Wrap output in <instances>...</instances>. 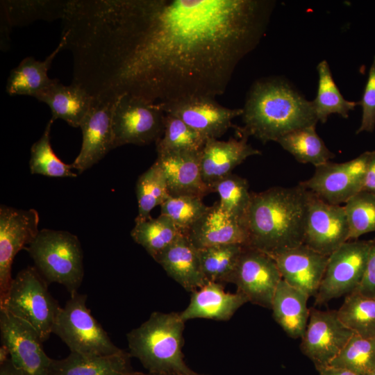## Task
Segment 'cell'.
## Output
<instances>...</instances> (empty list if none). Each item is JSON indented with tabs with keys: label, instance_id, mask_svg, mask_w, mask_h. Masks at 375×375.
I'll return each mask as SVG.
<instances>
[{
	"label": "cell",
	"instance_id": "1",
	"mask_svg": "<svg viewBox=\"0 0 375 375\" xmlns=\"http://www.w3.org/2000/svg\"><path fill=\"white\" fill-rule=\"evenodd\" d=\"M274 1L69 0L60 41L94 99L214 98L265 35Z\"/></svg>",
	"mask_w": 375,
	"mask_h": 375
},
{
	"label": "cell",
	"instance_id": "2",
	"mask_svg": "<svg viewBox=\"0 0 375 375\" xmlns=\"http://www.w3.org/2000/svg\"><path fill=\"white\" fill-rule=\"evenodd\" d=\"M307 192L299 183L251 192L244 219L248 247L272 256L303 244Z\"/></svg>",
	"mask_w": 375,
	"mask_h": 375
},
{
	"label": "cell",
	"instance_id": "3",
	"mask_svg": "<svg viewBox=\"0 0 375 375\" xmlns=\"http://www.w3.org/2000/svg\"><path fill=\"white\" fill-rule=\"evenodd\" d=\"M242 114L240 134L253 136L262 143L277 142L285 135L318 122L312 101L287 81L264 78L249 89Z\"/></svg>",
	"mask_w": 375,
	"mask_h": 375
},
{
	"label": "cell",
	"instance_id": "4",
	"mask_svg": "<svg viewBox=\"0 0 375 375\" xmlns=\"http://www.w3.org/2000/svg\"><path fill=\"white\" fill-rule=\"evenodd\" d=\"M185 323L180 312H153L126 334L130 355L151 374L205 375L192 370L184 360Z\"/></svg>",
	"mask_w": 375,
	"mask_h": 375
},
{
	"label": "cell",
	"instance_id": "5",
	"mask_svg": "<svg viewBox=\"0 0 375 375\" xmlns=\"http://www.w3.org/2000/svg\"><path fill=\"white\" fill-rule=\"evenodd\" d=\"M25 249L48 283L63 285L70 296L78 292L84 269L83 249L76 235L43 228Z\"/></svg>",
	"mask_w": 375,
	"mask_h": 375
},
{
	"label": "cell",
	"instance_id": "6",
	"mask_svg": "<svg viewBox=\"0 0 375 375\" xmlns=\"http://www.w3.org/2000/svg\"><path fill=\"white\" fill-rule=\"evenodd\" d=\"M61 307L48 290V283L35 267L19 271L12 281L4 310L31 325L43 342L52 333Z\"/></svg>",
	"mask_w": 375,
	"mask_h": 375
},
{
	"label": "cell",
	"instance_id": "7",
	"mask_svg": "<svg viewBox=\"0 0 375 375\" xmlns=\"http://www.w3.org/2000/svg\"><path fill=\"white\" fill-rule=\"evenodd\" d=\"M87 294L75 293L61 307L52 333L70 352L84 356H108L120 352L86 306Z\"/></svg>",
	"mask_w": 375,
	"mask_h": 375
},
{
	"label": "cell",
	"instance_id": "8",
	"mask_svg": "<svg viewBox=\"0 0 375 375\" xmlns=\"http://www.w3.org/2000/svg\"><path fill=\"white\" fill-rule=\"evenodd\" d=\"M165 118L160 106L131 95L121 96L112 112L113 149L156 143L163 134Z\"/></svg>",
	"mask_w": 375,
	"mask_h": 375
},
{
	"label": "cell",
	"instance_id": "9",
	"mask_svg": "<svg viewBox=\"0 0 375 375\" xmlns=\"http://www.w3.org/2000/svg\"><path fill=\"white\" fill-rule=\"evenodd\" d=\"M372 240L347 241L329 256L315 305L353 292L360 285L367 262Z\"/></svg>",
	"mask_w": 375,
	"mask_h": 375
},
{
	"label": "cell",
	"instance_id": "10",
	"mask_svg": "<svg viewBox=\"0 0 375 375\" xmlns=\"http://www.w3.org/2000/svg\"><path fill=\"white\" fill-rule=\"evenodd\" d=\"M39 215L33 208L0 207V306L7 297L13 278L11 268L17 253L37 236Z\"/></svg>",
	"mask_w": 375,
	"mask_h": 375
},
{
	"label": "cell",
	"instance_id": "11",
	"mask_svg": "<svg viewBox=\"0 0 375 375\" xmlns=\"http://www.w3.org/2000/svg\"><path fill=\"white\" fill-rule=\"evenodd\" d=\"M369 151L341 163L330 161L315 167L309 179L299 184L325 201L340 205L362 190Z\"/></svg>",
	"mask_w": 375,
	"mask_h": 375
},
{
	"label": "cell",
	"instance_id": "12",
	"mask_svg": "<svg viewBox=\"0 0 375 375\" xmlns=\"http://www.w3.org/2000/svg\"><path fill=\"white\" fill-rule=\"evenodd\" d=\"M307 191L303 244L329 256L349 241V229L344 207L329 203Z\"/></svg>",
	"mask_w": 375,
	"mask_h": 375
},
{
	"label": "cell",
	"instance_id": "13",
	"mask_svg": "<svg viewBox=\"0 0 375 375\" xmlns=\"http://www.w3.org/2000/svg\"><path fill=\"white\" fill-rule=\"evenodd\" d=\"M282 277L274 260L256 249L244 247L231 283L253 304L271 309Z\"/></svg>",
	"mask_w": 375,
	"mask_h": 375
},
{
	"label": "cell",
	"instance_id": "14",
	"mask_svg": "<svg viewBox=\"0 0 375 375\" xmlns=\"http://www.w3.org/2000/svg\"><path fill=\"white\" fill-rule=\"evenodd\" d=\"M353 334L341 322L337 310L311 308L300 349L318 369L328 366Z\"/></svg>",
	"mask_w": 375,
	"mask_h": 375
},
{
	"label": "cell",
	"instance_id": "15",
	"mask_svg": "<svg viewBox=\"0 0 375 375\" xmlns=\"http://www.w3.org/2000/svg\"><path fill=\"white\" fill-rule=\"evenodd\" d=\"M1 344L13 364L30 375H48L52 359L44 352L38 331L26 322L0 310Z\"/></svg>",
	"mask_w": 375,
	"mask_h": 375
},
{
	"label": "cell",
	"instance_id": "16",
	"mask_svg": "<svg viewBox=\"0 0 375 375\" xmlns=\"http://www.w3.org/2000/svg\"><path fill=\"white\" fill-rule=\"evenodd\" d=\"M201 134L206 139H217L233 127L234 118L241 116L242 108H229L214 98L197 97L160 106Z\"/></svg>",
	"mask_w": 375,
	"mask_h": 375
},
{
	"label": "cell",
	"instance_id": "17",
	"mask_svg": "<svg viewBox=\"0 0 375 375\" xmlns=\"http://www.w3.org/2000/svg\"><path fill=\"white\" fill-rule=\"evenodd\" d=\"M115 103L94 99L81 123L82 145L71 164L78 174L92 167L113 149L112 119Z\"/></svg>",
	"mask_w": 375,
	"mask_h": 375
},
{
	"label": "cell",
	"instance_id": "18",
	"mask_svg": "<svg viewBox=\"0 0 375 375\" xmlns=\"http://www.w3.org/2000/svg\"><path fill=\"white\" fill-rule=\"evenodd\" d=\"M282 279L310 297L317 294L325 273L328 256L304 244L270 256Z\"/></svg>",
	"mask_w": 375,
	"mask_h": 375
},
{
	"label": "cell",
	"instance_id": "19",
	"mask_svg": "<svg viewBox=\"0 0 375 375\" xmlns=\"http://www.w3.org/2000/svg\"><path fill=\"white\" fill-rule=\"evenodd\" d=\"M185 235L197 249L224 244L249 246L244 224L224 210L219 201L208 206Z\"/></svg>",
	"mask_w": 375,
	"mask_h": 375
},
{
	"label": "cell",
	"instance_id": "20",
	"mask_svg": "<svg viewBox=\"0 0 375 375\" xmlns=\"http://www.w3.org/2000/svg\"><path fill=\"white\" fill-rule=\"evenodd\" d=\"M247 135L241 134L240 140L233 138L227 141L207 139L201 151V170L203 181L212 192L214 185L232 174L235 167L247 158L261 153L247 142Z\"/></svg>",
	"mask_w": 375,
	"mask_h": 375
},
{
	"label": "cell",
	"instance_id": "21",
	"mask_svg": "<svg viewBox=\"0 0 375 375\" xmlns=\"http://www.w3.org/2000/svg\"><path fill=\"white\" fill-rule=\"evenodd\" d=\"M156 161L162 169L170 196L203 198L212 192L202 178L201 151L158 153Z\"/></svg>",
	"mask_w": 375,
	"mask_h": 375
},
{
	"label": "cell",
	"instance_id": "22",
	"mask_svg": "<svg viewBox=\"0 0 375 375\" xmlns=\"http://www.w3.org/2000/svg\"><path fill=\"white\" fill-rule=\"evenodd\" d=\"M248 301L243 294L226 292L222 283L208 281L191 292L190 303L180 315L185 322L197 318L228 321Z\"/></svg>",
	"mask_w": 375,
	"mask_h": 375
},
{
	"label": "cell",
	"instance_id": "23",
	"mask_svg": "<svg viewBox=\"0 0 375 375\" xmlns=\"http://www.w3.org/2000/svg\"><path fill=\"white\" fill-rule=\"evenodd\" d=\"M154 260L186 291L192 292L208 282L202 271L198 250L183 234L159 253Z\"/></svg>",
	"mask_w": 375,
	"mask_h": 375
},
{
	"label": "cell",
	"instance_id": "24",
	"mask_svg": "<svg viewBox=\"0 0 375 375\" xmlns=\"http://www.w3.org/2000/svg\"><path fill=\"white\" fill-rule=\"evenodd\" d=\"M35 98L49 106L54 121L60 119L75 128L80 126L94 100L78 85H65L58 79Z\"/></svg>",
	"mask_w": 375,
	"mask_h": 375
},
{
	"label": "cell",
	"instance_id": "25",
	"mask_svg": "<svg viewBox=\"0 0 375 375\" xmlns=\"http://www.w3.org/2000/svg\"><path fill=\"white\" fill-rule=\"evenodd\" d=\"M129 352L99 356L72 353L65 358L52 359L48 375H126L132 372Z\"/></svg>",
	"mask_w": 375,
	"mask_h": 375
},
{
	"label": "cell",
	"instance_id": "26",
	"mask_svg": "<svg viewBox=\"0 0 375 375\" xmlns=\"http://www.w3.org/2000/svg\"><path fill=\"white\" fill-rule=\"evenodd\" d=\"M308 298L305 292L283 279L277 286L271 307L272 316L291 338H301L305 332L310 315Z\"/></svg>",
	"mask_w": 375,
	"mask_h": 375
},
{
	"label": "cell",
	"instance_id": "27",
	"mask_svg": "<svg viewBox=\"0 0 375 375\" xmlns=\"http://www.w3.org/2000/svg\"><path fill=\"white\" fill-rule=\"evenodd\" d=\"M64 50L60 41L57 47L44 60L33 57L24 58L9 74L6 92L10 95H26L35 97L41 91L53 83L56 78H51L48 71L55 57Z\"/></svg>",
	"mask_w": 375,
	"mask_h": 375
},
{
	"label": "cell",
	"instance_id": "28",
	"mask_svg": "<svg viewBox=\"0 0 375 375\" xmlns=\"http://www.w3.org/2000/svg\"><path fill=\"white\" fill-rule=\"evenodd\" d=\"M67 2L63 0H3L1 1V12L12 28L24 26L38 20H62Z\"/></svg>",
	"mask_w": 375,
	"mask_h": 375
},
{
	"label": "cell",
	"instance_id": "29",
	"mask_svg": "<svg viewBox=\"0 0 375 375\" xmlns=\"http://www.w3.org/2000/svg\"><path fill=\"white\" fill-rule=\"evenodd\" d=\"M315 126L294 130L279 138L276 142L298 162L310 163L315 167L320 166L329 162L335 154L318 135Z\"/></svg>",
	"mask_w": 375,
	"mask_h": 375
},
{
	"label": "cell",
	"instance_id": "30",
	"mask_svg": "<svg viewBox=\"0 0 375 375\" xmlns=\"http://www.w3.org/2000/svg\"><path fill=\"white\" fill-rule=\"evenodd\" d=\"M317 69L319 75L318 89L315 99L312 101L318 121L325 123L332 114H338L347 118L349 112L359 102L346 100L336 85L328 62L321 61Z\"/></svg>",
	"mask_w": 375,
	"mask_h": 375
},
{
	"label": "cell",
	"instance_id": "31",
	"mask_svg": "<svg viewBox=\"0 0 375 375\" xmlns=\"http://www.w3.org/2000/svg\"><path fill=\"white\" fill-rule=\"evenodd\" d=\"M135 222L131 231L133 240L153 259L182 234L168 217L161 214Z\"/></svg>",
	"mask_w": 375,
	"mask_h": 375
},
{
	"label": "cell",
	"instance_id": "32",
	"mask_svg": "<svg viewBox=\"0 0 375 375\" xmlns=\"http://www.w3.org/2000/svg\"><path fill=\"white\" fill-rule=\"evenodd\" d=\"M245 246L224 244L197 249L204 276L208 281L231 283Z\"/></svg>",
	"mask_w": 375,
	"mask_h": 375
},
{
	"label": "cell",
	"instance_id": "33",
	"mask_svg": "<svg viewBox=\"0 0 375 375\" xmlns=\"http://www.w3.org/2000/svg\"><path fill=\"white\" fill-rule=\"evenodd\" d=\"M135 190L138 212L135 222L147 219L151 211L169 196L164 173L156 161L138 177Z\"/></svg>",
	"mask_w": 375,
	"mask_h": 375
},
{
	"label": "cell",
	"instance_id": "34",
	"mask_svg": "<svg viewBox=\"0 0 375 375\" xmlns=\"http://www.w3.org/2000/svg\"><path fill=\"white\" fill-rule=\"evenodd\" d=\"M341 322L355 334L375 338V299L352 292L337 310Z\"/></svg>",
	"mask_w": 375,
	"mask_h": 375
},
{
	"label": "cell",
	"instance_id": "35",
	"mask_svg": "<svg viewBox=\"0 0 375 375\" xmlns=\"http://www.w3.org/2000/svg\"><path fill=\"white\" fill-rule=\"evenodd\" d=\"M207 139L179 118L165 113L162 137L156 142L157 153L173 151L200 152Z\"/></svg>",
	"mask_w": 375,
	"mask_h": 375
},
{
	"label": "cell",
	"instance_id": "36",
	"mask_svg": "<svg viewBox=\"0 0 375 375\" xmlns=\"http://www.w3.org/2000/svg\"><path fill=\"white\" fill-rule=\"evenodd\" d=\"M54 120L51 118L38 140L31 148L30 172L49 177H76L72 165L63 162L55 154L50 142V133Z\"/></svg>",
	"mask_w": 375,
	"mask_h": 375
},
{
	"label": "cell",
	"instance_id": "37",
	"mask_svg": "<svg viewBox=\"0 0 375 375\" xmlns=\"http://www.w3.org/2000/svg\"><path fill=\"white\" fill-rule=\"evenodd\" d=\"M328 366L369 375L375 369V338L353 334Z\"/></svg>",
	"mask_w": 375,
	"mask_h": 375
},
{
	"label": "cell",
	"instance_id": "38",
	"mask_svg": "<svg viewBox=\"0 0 375 375\" xmlns=\"http://www.w3.org/2000/svg\"><path fill=\"white\" fill-rule=\"evenodd\" d=\"M212 190L219 194L222 209L244 224L251 199L248 181L231 174L218 181Z\"/></svg>",
	"mask_w": 375,
	"mask_h": 375
},
{
	"label": "cell",
	"instance_id": "39",
	"mask_svg": "<svg viewBox=\"0 0 375 375\" xmlns=\"http://www.w3.org/2000/svg\"><path fill=\"white\" fill-rule=\"evenodd\" d=\"M208 207L199 197L169 195L160 206V214L168 217L179 231L186 235Z\"/></svg>",
	"mask_w": 375,
	"mask_h": 375
},
{
	"label": "cell",
	"instance_id": "40",
	"mask_svg": "<svg viewBox=\"0 0 375 375\" xmlns=\"http://www.w3.org/2000/svg\"><path fill=\"white\" fill-rule=\"evenodd\" d=\"M349 235V240L375 232V195L361 191L344 203Z\"/></svg>",
	"mask_w": 375,
	"mask_h": 375
},
{
	"label": "cell",
	"instance_id": "41",
	"mask_svg": "<svg viewBox=\"0 0 375 375\" xmlns=\"http://www.w3.org/2000/svg\"><path fill=\"white\" fill-rule=\"evenodd\" d=\"M359 104L362 106V115L360 126L356 133L363 131L373 132L375 128V56Z\"/></svg>",
	"mask_w": 375,
	"mask_h": 375
},
{
	"label": "cell",
	"instance_id": "42",
	"mask_svg": "<svg viewBox=\"0 0 375 375\" xmlns=\"http://www.w3.org/2000/svg\"><path fill=\"white\" fill-rule=\"evenodd\" d=\"M354 292L375 299V239L372 240L363 277Z\"/></svg>",
	"mask_w": 375,
	"mask_h": 375
},
{
	"label": "cell",
	"instance_id": "43",
	"mask_svg": "<svg viewBox=\"0 0 375 375\" xmlns=\"http://www.w3.org/2000/svg\"><path fill=\"white\" fill-rule=\"evenodd\" d=\"M362 191L375 195V151H369Z\"/></svg>",
	"mask_w": 375,
	"mask_h": 375
},
{
	"label": "cell",
	"instance_id": "44",
	"mask_svg": "<svg viewBox=\"0 0 375 375\" xmlns=\"http://www.w3.org/2000/svg\"><path fill=\"white\" fill-rule=\"evenodd\" d=\"M12 27L6 17L1 12V49L7 51L10 47V33Z\"/></svg>",
	"mask_w": 375,
	"mask_h": 375
},
{
	"label": "cell",
	"instance_id": "45",
	"mask_svg": "<svg viewBox=\"0 0 375 375\" xmlns=\"http://www.w3.org/2000/svg\"><path fill=\"white\" fill-rule=\"evenodd\" d=\"M0 375H30L26 372L16 367L10 358L0 365Z\"/></svg>",
	"mask_w": 375,
	"mask_h": 375
},
{
	"label": "cell",
	"instance_id": "46",
	"mask_svg": "<svg viewBox=\"0 0 375 375\" xmlns=\"http://www.w3.org/2000/svg\"><path fill=\"white\" fill-rule=\"evenodd\" d=\"M319 375H358L349 369L326 366L317 369Z\"/></svg>",
	"mask_w": 375,
	"mask_h": 375
},
{
	"label": "cell",
	"instance_id": "47",
	"mask_svg": "<svg viewBox=\"0 0 375 375\" xmlns=\"http://www.w3.org/2000/svg\"><path fill=\"white\" fill-rule=\"evenodd\" d=\"M10 358V351L6 345L1 344L0 347V365Z\"/></svg>",
	"mask_w": 375,
	"mask_h": 375
},
{
	"label": "cell",
	"instance_id": "48",
	"mask_svg": "<svg viewBox=\"0 0 375 375\" xmlns=\"http://www.w3.org/2000/svg\"><path fill=\"white\" fill-rule=\"evenodd\" d=\"M126 375H166V374H151V373H149V372H142L132 371V372L128 373Z\"/></svg>",
	"mask_w": 375,
	"mask_h": 375
},
{
	"label": "cell",
	"instance_id": "49",
	"mask_svg": "<svg viewBox=\"0 0 375 375\" xmlns=\"http://www.w3.org/2000/svg\"><path fill=\"white\" fill-rule=\"evenodd\" d=\"M369 375H375V369Z\"/></svg>",
	"mask_w": 375,
	"mask_h": 375
}]
</instances>
